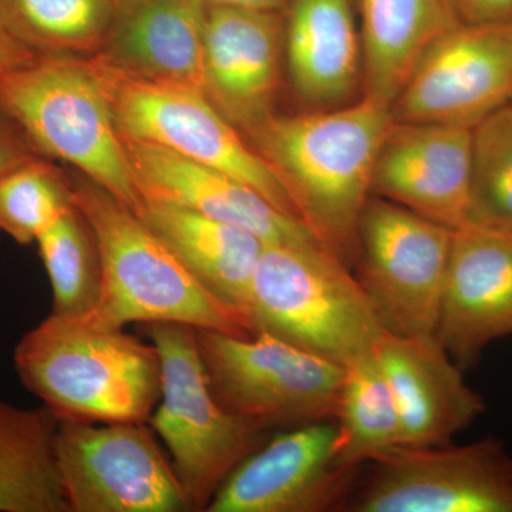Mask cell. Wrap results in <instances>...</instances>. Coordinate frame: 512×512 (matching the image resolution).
Segmentation results:
<instances>
[{
    "label": "cell",
    "mask_w": 512,
    "mask_h": 512,
    "mask_svg": "<svg viewBox=\"0 0 512 512\" xmlns=\"http://www.w3.org/2000/svg\"><path fill=\"white\" fill-rule=\"evenodd\" d=\"M393 121L390 107L363 96L335 109L272 116L248 133L303 224L349 268L356 264L377 154Z\"/></svg>",
    "instance_id": "cell-1"
},
{
    "label": "cell",
    "mask_w": 512,
    "mask_h": 512,
    "mask_svg": "<svg viewBox=\"0 0 512 512\" xmlns=\"http://www.w3.org/2000/svg\"><path fill=\"white\" fill-rule=\"evenodd\" d=\"M20 382L59 419L150 423L161 397V360L124 328L50 313L13 353Z\"/></svg>",
    "instance_id": "cell-2"
},
{
    "label": "cell",
    "mask_w": 512,
    "mask_h": 512,
    "mask_svg": "<svg viewBox=\"0 0 512 512\" xmlns=\"http://www.w3.org/2000/svg\"><path fill=\"white\" fill-rule=\"evenodd\" d=\"M72 185L103 271L99 302L87 318L113 328L170 322L252 335L244 316L202 286L133 208L89 178Z\"/></svg>",
    "instance_id": "cell-3"
},
{
    "label": "cell",
    "mask_w": 512,
    "mask_h": 512,
    "mask_svg": "<svg viewBox=\"0 0 512 512\" xmlns=\"http://www.w3.org/2000/svg\"><path fill=\"white\" fill-rule=\"evenodd\" d=\"M252 333H268L342 366L386 335L352 268L320 242L265 244L251 289Z\"/></svg>",
    "instance_id": "cell-4"
},
{
    "label": "cell",
    "mask_w": 512,
    "mask_h": 512,
    "mask_svg": "<svg viewBox=\"0 0 512 512\" xmlns=\"http://www.w3.org/2000/svg\"><path fill=\"white\" fill-rule=\"evenodd\" d=\"M0 109L33 146L137 210L141 195L123 137L84 57L39 55L2 74Z\"/></svg>",
    "instance_id": "cell-5"
},
{
    "label": "cell",
    "mask_w": 512,
    "mask_h": 512,
    "mask_svg": "<svg viewBox=\"0 0 512 512\" xmlns=\"http://www.w3.org/2000/svg\"><path fill=\"white\" fill-rule=\"evenodd\" d=\"M161 360V397L150 426L163 440L192 512H207L229 474L269 440V430L229 413L212 393L197 329L143 325Z\"/></svg>",
    "instance_id": "cell-6"
},
{
    "label": "cell",
    "mask_w": 512,
    "mask_h": 512,
    "mask_svg": "<svg viewBox=\"0 0 512 512\" xmlns=\"http://www.w3.org/2000/svg\"><path fill=\"white\" fill-rule=\"evenodd\" d=\"M84 60L110 101L121 136L217 168L254 188L278 210L301 220L271 165L242 140L238 128L202 90L138 79L100 55Z\"/></svg>",
    "instance_id": "cell-7"
},
{
    "label": "cell",
    "mask_w": 512,
    "mask_h": 512,
    "mask_svg": "<svg viewBox=\"0 0 512 512\" xmlns=\"http://www.w3.org/2000/svg\"><path fill=\"white\" fill-rule=\"evenodd\" d=\"M208 382L229 413L262 429L336 419L346 367L268 335L197 329Z\"/></svg>",
    "instance_id": "cell-8"
},
{
    "label": "cell",
    "mask_w": 512,
    "mask_h": 512,
    "mask_svg": "<svg viewBox=\"0 0 512 512\" xmlns=\"http://www.w3.org/2000/svg\"><path fill=\"white\" fill-rule=\"evenodd\" d=\"M454 229L372 195L357 232L356 279L392 335H433Z\"/></svg>",
    "instance_id": "cell-9"
},
{
    "label": "cell",
    "mask_w": 512,
    "mask_h": 512,
    "mask_svg": "<svg viewBox=\"0 0 512 512\" xmlns=\"http://www.w3.org/2000/svg\"><path fill=\"white\" fill-rule=\"evenodd\" d=\"M150 423L59 419L55 453L69 512H187Z\"/></svg>",
    "instance_id": "cell-10"
},
{
    "label": "cell",
    "mask_w": 512,
    "mask_h": 512,
    "mask_svg": "<svg viewBox=\"0 0 512 512\" xmlns=\"http://www.w3.org/2000/svg\"><path fill=\"white\" fill-rule=\"evenodd\" d=\"M353 512H512V456L503 441L399 446L372 461Z\"/></svg>",
    "instance_id": "cell-11"
},
{
    "label": "cell",
    "mask_w": 512,
    "mask_h": 512,
    "mask_svg": "<svg viewBox=\"0 0 512 512\" xmlns=\"http://www.w3.org/2000/svg\"><path fill=\"white\" fill-rule=\"evenodd\" d=\"M512 100V20L437 37L394 100L396 123L473 128Z\"/></svg>",
    "instance_id": "cell-12"
},
{
    "label": "cell",
    "mask_w": 512,
    "mask_h": 512,
    "mask_svg": "<svg viewBox=\"0 0 512 512\" xmlns=\"http://www.w3.org/2000/svg\"><path fill=\"white\" fill-rule=\"evenodd\" d=\"M338 424H302L271 437L221 485L207 512H323L342 507L359 468L335 464Z\"/></svg>",
    "instance_id": "cell-13"
},
{
    "label": "cell",
    "mask_w": 512,
    "mask_h": 512,
    "mask_svg": "<svg viewBox=\"0 0 512 512\" xmlns=\"http://www.w3.org/2000/svg\"><path fill=\"white\" fill-rule=\"evenodd\" d=\"M434 335L464 372L512 336V231L454 229Z\"/></svg>",
    "instance_id": "cell-14"
},
{
    "label": "cell",
    "mask_w": 512,
    "mask_h": 512,
    "mask_svg": "<svg viewBox=\"0 0 512 512\" xmlns=\"http://www.w3.org/2000/svg\"><path fill=\"white\" fill-rule=\"evenodd\" d=\"M473 128L396 123L387 131L372 195L451 229L470 225Z\"/></svg>",
    "instance_id": "cell-15"
},
{
    "label": "cell",
    "mask_w": 512,
    "mask_h": 512,
    "mask_svg": "<svg viewBox=\"0 0 512 512\" xmlns=\"http://www.w3.org/2000/svg\"><path fill=\"white\" fill-rule=\"evenodd\" d=\"M281 15L208 6L204 93L222 116L247 133L274 116L284 53Z\"/></svg>",
    "instance_id": "cell-16"
},
{
    "label": "cell",
    "mask_w": 512,
    "mask_h": 512,
    "mask_svg": "<svg viewBox=\"0 0 512 512\" xmlns=\"http://www.w3.org/2000/svg\"><path fill=\"white\" fill-rule=\"evenodd\" d=\"M123 143L141 198L171 202L245 229L265 244L319 242L301 220L237 178L156 144L126 137Z\"/></svg>",
    "instance_id": "cell-17"
},
{
    "label": "cell",
    "mask_w": 512,
    "mask_h": 512,
    "mask_svg": "<svg viewBox=\"0 0 512 512\" xmlns=\"http://www.w3.org/2000/svg\"><path fill=\"white\" fill-rule=\"evenodd\" d=\"M376 355L399 410L400 446H446L483 416V396L467 386L464 370L434 333H386Z\"/></svg>",
    "instance_id": "cell-18"
},
{
    "label": "cell",
    "mask_w": 512,
    "mask_h": 512,
    "mask_svg": "<svg viewBox=\"0 0 512 512\" xmlns=\"http://www.w3.org/2000/svg\"><path fill=\"white\" fill-rule=\"evenodd\" d=\"M207 13L205 0H114L97 55L138 79L204 92Z\"/></svg>",
    "instance_id": "cell-19"
},
{
    "label": "cell",
    "mask_w": 512,
    "mask_h": 512,
    "mask_svg": "<svg viewBox=\"0 0 512 512\" xmlns=\"http://www.w3.org/2000/svg\"><path fill=\"white\" fill-rule=\"evenodd\" d=\"M284 49L296 97L308 110L353 103L363 56L353 0H289Z\"/></svg>",
    "instance_id": "cell-20"
},
{
    "label": "cell",
    "mask_w": 512,
    "mask_h": 512,
    "mask_svg": "<svg viewBox=\"0 0 512 512\" xmlns=\"http://www.w3.org/2000/svg\"><path fill=\"white\" fill-rule=\"evenodd\" d=\"M136 212L192 276L241 313L251 328L252 281L265 242L245 229L171 202L141 198Z\"/></svg>",
    "instance_id": "cell-21"
},
{
    "label": "cell",
    "mask_w": 512,
    "mask_h": 512,
    "mask_svg": "<svg viewBox=\"0 0 512 512\" xmlns=\"http://www.w3.org/2000/svg\"><path fill=\"white\" fill-rule=\"evenodd\" d=\"M363 96L392 109L427 47L456 23L437 0H356Z\"/></svg>",
    "instance_id": "cell-22"
},
{
    "label": "cell",
    "mask_w": 512,
    "mask_h": 512,
    "mask_svg": "<svg viewBox=\"0 0 512 512\" xmlns=\"http://www.w3.org/2000/svg\"><path fill=\"white\" fill-rule=\"evenodd\" d=\"M59 417L0 399V512H69L57 470Z\"/></svg>",
    "instance_id": "cell-23"
},
{
    "label": "cell",
    "mask_w": 512,
    "mask_h": 512,
    "mask_svg": "<svg viewBox=\"0 0 512 512\" xmlns=\"http://www.w3.org/2000/svg\"><path fill=\"white\" fill-rule=\"evenodd\" d=\"M335 464L360 468L402 443V424L376 350L346 366L340 390Z\"/></svg>",
    "instance_id": "cell-24"
},
{
    "label": "cell",
    "mask_w": 512,
    "mask_h": 512,
    "mask_svg": "<svg viewBox=\"0 0 512 512\" xmlns=\"http://www.w3.org/2000/svg\"><path fill=\"white\" fill-rule=\"evenodd\" d=\"M114 0H0V23L37 55H97Z\"/></svg>",
    "instance_id": "cell-25"
},
{
    "label": "cell",
    "mask_w": 512,
    "mask_h": 512,
    "mask_svg": "<svg viewBox=\"0 0 512 512\" xmlns=\"http://www.w3.org/2000/svg\"><path fill=\"white\" fill-rule=\"evenodd\" d=\"M52 286V313L82 316L99 302L103 271L96 238L76 205L36 239Z\"/></svg>",
    "instance_id": "cell-26"
},
{
    "label": "cell",
    "mask_w": 512,
    "mask_h": 512,
    "mask_svg": "<svg viewBox=\"0 0 512 512\" xmlns=\"http://www.w3.org/2000/svg\"><path fill=\"white\" fill-rule=\"evenodd\" d=\"M470 225L512 231V101L473 127Z\"/></svg>",
    "instance_id": "cell-27"
},
{
    "label": "cell",
    "mask_w": 512,
    "mask_h": 512,
    "mask_svg": "<svg viewBox=\"0 0 512 512\" xmlns=\"http://www.w3.org/2000/svg\"><path fill=\"white\" fill-rule=\"evenodd\" d=\"M73 207V185L43 161L30 158L0 175V232L20 245L36 242Z\"/></svg>",
    "instance_id": "cell-28"
},
{
    "label": "cell",
    "mask_w": 512,
    "mask_h": 512,
    "mask_svg": "<svg viewBox=\"0 0 512 512\" xmlns=\"http://www.w3.org/2000/svg\"><path fill=\"white\" fill-rule=\"evenodd\" d=\"M456 25L510 22L512 0H437Z\"/></svg>",
    "instance_id": "cell-29"
},
{
    "label": "cell",
    "mask_w": 512,
    "mask_h": 512,
    "mask_svg": "<svg viewBox=\"0 0 512 512\" xmlns=\"http://www.w3.org/2000/svg\"><path fill=\"white\" fill-rule=\"evenodd\" d=\"M16 127L15 121L0 109V175L33 158L19 136L18 131L22 130H13Z\"/></svg>",
    "instance_id": "cell-30"
},
{
    "label": "cell",
    "mask_w": 512,
    "mask_h": 512,
    "mask_svg": "<svg viewBox=\"0 0 512 512\" xmlns=\"http://www.w3.org/2000/svg\"><path fill=\"white\" fill-rule=\"evenodd\" d=\"M37 55L0 23V76L35 60Z\"/></svg>",
    "instance_id": "cell-31"
},
{
    "label": "cell",
    "mask_w": 512,
    "mask_h": 512,
    "mask_svg": "<svg viewBox=\"0 0 512 512\" xmlns=\"http://www.w3.org/2000/svg\"><path fill=\"white\" fill-rule=\"evenodd\" d=\"M208 6H225V8H239L251 10H264V12H284L289 0H205Z\"/></svg>",
    "instance_id": "cell-32"
},
{
    "label": "cell",
    "mask_w": 512,
    "mask_h": 512,
    "mask_svg": "<svg viewBox=\"0 0 512 512\" xmlns=\"http://www.w3.org/2000/svg\"><path fill=\"white\" fill-rule=\"evenodd\" d=\"M512 101V100H511Z\"/></svg>",
    "instance_id": "cell-33"
}]
</instances>
